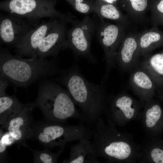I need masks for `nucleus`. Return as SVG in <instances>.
I'll return each mask as SVG.
<instances>
[{
    "instance_id": "f257e3e1",
    "label": "nucleus",
    "mask_w": 163,
    "mask_h": 163,
    "mask_svg": "<svg viewBox=\"0 0 163 163\" xmlns=\"http://www.w3.org/2000/svg\"><path fill=\"white\" fill-rule=\"evenodd\" d=\"M21 57L12 55L8 50L0 48V76L16 87H26L41 77L58 72L53 60Z\"/></svg>"
},
{
    "instance_id": "f03ea898",
    "label": "nucleus",
    "mask_w": 163,
    "mask_h": 163,
    "mask_svg": "<svg viewBox=\"0 0 163 163\" xmlns=\"http://www.w3.org/2000/svg\"><path fill=\"white\" fill-rule=\"evenodd\" d=\"M62 82L87 120L96 122L104 109L105 93L103 88L87 80L75 68L65 75Z\"/></svg>"
},
{
    "instance_id": "7ed1b4c3",
    "label": "nucleus",
    "mask_w": 163,
    "mask_h": 163,
    "mask_svg": "<svg viewBox=\"0 0 163 163\" xmlns=\"http://www.w3.org/2000/svg\"><path fill=\"white\" fill-rule=\"evenodd\" d=\"M34 104L50 123L64 124L71 118L87 120L76 108L68 91L54 82H47L40 85Z\"/></svg>"
},
{
    "instance_id": "20e7f679",
    "label": "nucleus",
    "mask_w": 163,
    "mask_h": 163,
    "mask_svg": "<svg viewBox=\"0 0 163 163\" xmlns=\"http://www.w3.org/2000/svg\"><path fill=\"white\" fill-rule=\"evenodd\" d=\"M56 0H6L0 4V10L25 18L36 26L44 18H54L72 24L76 20L70 12L61 13L56 9Z\"/></svg>"
},
{
    "instance_id": "39448f33",
    "label": "nucleus",
    "mask_w": 163,
    "mask_h": 163,
    "mask_svg": "<svg viewBox=\"0 0 163 163\" xmlns=\"http://www.w3.org/2000/svg\"><path fill=\"white\" fill-rule=\"evenodd\" d=\"M94 133L81 123L67 125L46 122L35 123L31 138H34L47 148L56 147L64 150L66 144L82 139H89Z\"/></svg>"
},
{
    "instance_id": "423d86ee",
    "label": "nucleus",
    "mask_w": 163,
    "mask_h": 163,
    "mask_svg": "<svg viewBox=\"0 0 163 163\" xmlns=\"http://www.w3.org/2000/svg\"><path fill=\"white\" fill-rule=\"evenodd\" d=\"M98 20L85 17L82 20H76L67 30L66 37L68 48L74 55L83 57L93 63L97 60L91 52L92 39L95 34Z\"/></svg>"
},
{
    "instance_id": "0eeeda50",
    "label": "nucleus",
    "mask_w": 163,
    "mask_h": 163,
    "mask_svg": "<svg viewBox=\"0 0 163 163\" xmlns=\"http://www.w3.org/2000/svg\"><path fill=\"white\" fill-rule=\"evenodd\" d=\"M129 30L122 25L111 24L99 18L96 31L97 38L105 56L106 67L103 80H105L114 66L116 52Z\"/></svg>"
},
{
    "instance_id": "6e6552de",
    "label": "nucleus",
    "mask_w": 163,
    "mask_h": 163,
    "mask_svg": "<svg viewBox=\"0 0 163 163\" xmlns=\"http://www.w3.org/2000/svg\"><path fill=\"white\" fill-rule=\"evenodd\" d=\"M35 26L24 18L8 13L0 14L1 43L14 46Z\"/></svg>"
},
{
    "instance_id": "1a4fd4ad",
    "label": "nucleus",
    "mask_w": 163,
    "mask_h": 163,
    "mask_svg": "<svg viewBox=\"0 0 163 163\" xmlns=\"http://www.w3.org/2000/svg\"><path fill=\"white\" fill-rule=\"evenodd\" d=\"M66 24L57 20L52 28L40 41L36 56L41 59L56 57L61 50L68 48L66 37Z\"/></svg>"
},
{
    "instance_id": "9d476101",
    "label": "nucleus",
    "mask_w": 163,
    "mask_h": 163,
    "mask_svg": "<svg viewBox=\"0 0 163 163\" xmlns=\"http://www.w3.org/2000/svg\"><path fill=\"white\" fill-rule=\"evenodd\" d=\"M36 106L29 103L20 112L11 118L3 128L14 140L15 144L26 146V140L31 138L36 123L32 114Z\"/></svg>"
},
{
    "instance_id": "9b49d317",
    "label": "nucleus",
    "mask_w": 163,
    "mask_h": 163,
    "mask_svg": "<svg viewBox=\"0 0 163 163\" xmlns=\"http://www.w3.org/2000/svg\"><path fill=\"white\" fill-rule=\"evenodd\" d=\"M138 33L134 29L128 30L115 55V63L125 72L129 73L140 61Z\"/></svg>"
},
{
    "instance_id": "f8f14e48",
    "label": "nucleus",
    "mask_w": 163,
    "mask_h": 163,
    "mask_svg": "<svg viewBox=\"0 0 163 163\" xmlns=\"http://www.w3.org/2000/svg\"><path fill=\"white\" fill-rule=\"evenodd\" d=\"M57 20L50 18L48 21H43L34 27L14 46L17 55L21 56H37L36 51L40 41Z\"/></svg>"
},
{
    "instance_id": "ddd939ff",
    "label": "nucleus",
    "mask_w": 163,
    "mask_h": 163,
    "mask_svg": "<svg viewBox=\"0 0 163 163\" xmlns=\"http://www.w3.org/2000/svg\"><path fill=\"white\" fill-rule=\"evenodd\" d=\"M159 53L149 55L140 60L139 66L145 70L155 83L157 91L163 92V46Z\"/></svg>"
},
{
    "instance_id": "4468645a",
    "label": "nucleus",
    "mask_w": 163,
    "mask_h": 163,
    "mask_svg": "<svg viewBox=\"0 0 163 163\" xmlns=\"http://www.w3.org/2000/svg\"><path fill=\"white\" fill-rule=\"evenodd\" d=\"M138 42L140 56L145 57L156 48L163 46V32L158 26H153L138 32Z\"/></svg>"
},
{
    "instance_id": "2eb2a0df",
    "label": "nucleus",
    "mask_w": 163,
    "mask_h": 163,
    "mask_svg": "<svg viewBox=\"0 0 163 163\" xmlns=\"http://www.w3.org/2000/svg\"><path fill=\"white\" fill-rule=\"evenodd\" d=\"M129 73L130 84L136 92L147 97L154 94L157 90L155 83L148 74L139 65Z\"/></svg>"
},
{
    "instance_id": "dca6fc26",
    "label": "nucleus",
    "mask_w": 163,
    "mask_h": 163,
    "mask_svg": "<svg viewBox=\"0 0 163 163\" xmlns=\"http://www.w3.org/2000/svg\"><path fill=\"white\" fill-rule=\"evenodd\" d=\"M97 157L91 143L88 139H82L78 143L71 146L69 157L63 162L98 163Z\"/></svg>"
},
{
    "instance_id": "f3484780",
    "label": "nucleus",
    "mask_w": 163,
    "mask_h": 163,
    "mask_svg": "<svg viewBox=\"0 0 163 163\" xmlns=\"http://www.w3.org/2000/svg\"><path fill=\"white\" fill-rule=\"evenodd\" d=\"M94 13L100 18L106 19L121 24L128 30H132L133 24L127 16L125 15L113 4L102 2H94Z\"/></svg>"
},
{
    "instance_id": "a211bd4d",
    "label": "nucleus",
    "mask_w": 163,
    "mask_h": 163,
    "mask_svg": "<svg viewBox=\"0 0 163 163\" xmlns=\"http://www.w3.org/2000/svg\"><path fill=\"white\" fill-rule=\"evenodd\" d=\"M0 91V124L3 128L8 121L27 104H22L15 96L8 95L5 89Z\"/></svg>"
},
{
    "instance_id": "6ab92c4d",
    "label": "nucleus",
    "mask_w": 163,
    "mask_h": 163,
    "mask_svg": "<svg viewBox=\"0 0 163 163\" xmlns=\"http://www.w3.org/2000/svg\"><path fill=\"white\" fill-rule=\"evenodd\" d=\"M127 16L134 23L142 24L147 21L146 12L148 0H126Z\"/></svg>"
},
{
    "instance_id": "aec40b11",
    "label": "nucleus",
    "mask_w": 163,
    "mask_h": 163,
    "mask_svg": "<svg viewBox=\"0 0 163 163\" xmlns=\"http://www.w3.org/2000/svg\"><path fill=\"white\" fill-rule=\"evenodd\" d=\"M133 104V99L130 97L126 95L120 96L115 99L113 103V111L119 110L126 118H131L135 112V109L131 107Z\"/></svg>"
},
{
    "instance_id": "412c9836",
    "label": "nucleus",
    "mask_w": 163,
    "mask_h": 163,
    "mask_svg": "<svg viewBox=\"0 0 163 163\" xmlns=\"http://www.w3.org/2000/svg\"><path fill=\"white\" fill-rule=\"evenodd\" d=\"M63 150H59L57 153H54L48 149L42 151H32L34 163H54L57 162L59 155Z\"/></svg>"
},
{
    "instance_id": "4be33fe9",
    "label": "nucleus",
    "mask_w": 163,
    "mask_h": 163,
    "mask_svg": "<svg viewBox=\"0 0 163 163\" xmlns=\"http://www.w3.org/2000/svg\"><path fill=\"white\" fill-rule=\"evenodd\" d=\"M66 0L74 9L80 13L86 14L94 13V3L90 0Z\"/></svg>"
},
{
    "instance_id": "5701e85b",
    "label": "nucleus",
    "mask_w": 163,
    "mask_h": 163,
    "mask_svg": "<svg viewBox=\"0 0 163 163\" xmlns=\"http://www.w3.org/2000/svg\"><path fill=\"white\" fill-rule=\"evenodd\" d=\"M151 21L153 26H163V0H160L151 8Z\"/></svg>"
},
{
    "instance_id": "b1692460",
    "label": "nucleus",
    "mask_w": 163,
    "mask_h": 163,
    "mask_svg": "<svg viewBox=\"0 0 163 163\" xmlns=\"http://www.w3.org/2000/svg\"><path fill=\"white\" fill-rule=\"evenodd\" d=\"M161 114V109L158 104H154L147 110L146 123L149 127L154 126L159 119Z\"/></svg>"
},
{
    "instance_id": "393cba45",
    "label": "nucleus",
    "mask_w": 163,
    "mask_h": 163,
    "mask_svg": "<svg viewBox=\"0 0 163 163\" xmlns=\"http://www.w3.org/2000/svg\"><path fill=\"white\" fill-rule=\"evenodd\" d=\"M151 156L156 163H163V150L158 149H153L151 152Z\"/></svg>"
},
{
    "instance_id": "a878e982",
    "label": "nucleus",
    "mask_w": 163,
    "mask_h": 163,
    "mask_svg": "<svg viewBox=\"0 0 163 163\" xmlns=\"http://www.w3.org/2000/svg\"><path fill=\"white\" fill-rule=\"evenodd\" d=\"M8 146L5 142L2 139H0V162L4 161L6 159L7 153V147Z\"/></svg>"
},
{
    "instance_id": "bb28decb",
    "label": "nucleus",
    "mask_w": 163,
    "mask_h": 163,
    "mask_svg": "<svg viewBox=\"0 0 163 163\" xmlns=\"http://www.w3.org/2000/svg\"><path fill=\"white\" fill-rule=\"evenodd\" d=\"M93 2H102L113 4L117 0H91Z\"/></svg>"
}]
</instances>
